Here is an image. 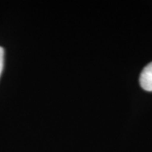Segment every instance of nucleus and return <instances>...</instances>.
Wrapping results in <instances>:
<instances>
[{"instance_id": "1", "label": "nucleus", "mask_w": 152, "mask_h": 152, "mask_svg": "<svg viewBox=\"0 0 152 152\" xmlns=\"http://www.w3.org/2000/svg\"><path fill=\"white\" fill-rule=\"evenodd\" d=\"M140 86L146 91H152V62L147 64L140 76Z\"/></svg>"}, {"instance_id": "2", "label": "nucleus", "mask_w": 152, "mask_h": 152, "mask_svg": "<svg viewBox=\"0 0 152 152\" xmlns=\"http://www.w3.org/2000/svg\"><path fill=\"white\" fill-rule=\"evenodd\" d=\"M4 48L0 47V76L2 74L3 69H4Z\"/></svg>"}]
</instances>
